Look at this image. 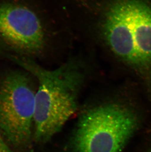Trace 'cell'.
Wrapping results in <instances>:
<instances>
[{
    "mask_svg": "<svg viewBox=\"0 0 151 152\" xmlns=\"http://www.w3.org/2000/svg\"><path fill=\"white\" fill-rule=\"evenodd\" d=\"M7 56L37 79L33 139L38 143H45L60 131L77 110L84 78L83 72L73 62L48 70L29 58L9 54Z\"/></svg>",
    "mask_w": 151,
    "mask_h": 152,
    "instance_id": "6da1fadb",
    "label": "cell"
},
{
    "mask_svg": "<svg viewBox=\"0 0 151 152\" xmlns=\"http://www.w3.org/2000/svg\"><path fill=\"white\" fill-rule=\"evenodd\" d=\"M102 32L110 50L140 72L151 69V6L145 0H111Z\"/></svg>",
    "mask_w": 151,
    "mask_h": 152,
    "instance_id": "7a4b0ae2",
    "label": "cell"
},
{
    "mask_svg": "<svg viewBox=\"0 0 151 152\" xmlns=\"http://www.w3.org/2000/svg\"><path fill=\"white\" fill-rule=\"evenodd\" d=\"M133 111L123 104L107 103L80 118L73 136L74 152H121L138 126Z\"/></svg>",
    "mask_w": 151,
    "mask_h": 152,
    "instance_id": "3957f363",
    "label": "cell"
},
{
    "mask_svg": "<svg viewBox=\"0 0 151 152\" xmlns=\"http://www.w3.org/2000/svg\"><path fill=\"white\" fill-rule=\"evenodd\" d=\"M36 93L29 76L12 72L0 85V132L14 150L31 149Z\"/></svg>",
    "mask_w": 151,
    "mask_h": 152,
    "instance_id": "277c9868",
    "label": "cell"
},
{
    "mask_svg": "<svg viewBox=\"0 0 151 152\" xmlns=\"http://www.w3.org/2000/svg\"><path fill=\"white\" fill-rule=\"evenodd\" d=\"M0 40L12 49L27 55L39 53L45 45L41 22L23 4L0 3Z\"/></svg>",
    "mask_w": 151,
    "mask_h": 152,
    "instance_id": "5b68a950",
    "label": "cell"
},
{
    "mask_svg": "<svg viewBox=\"0 0 151 152\" xmlns=\"http://www.w3.org/2000/svg\"><path fill=\"white\" fill-rule=\"evenodd\" d=\"M0 152H15L10 146L0 132Z\"/></svg>",
    "mask_w": 151,
    "mask_h": 152,
    "instance_id": "8992f818",
    "label": "cell"
},
{
    "mask_svg": "<svg viewBox=\"0 0 151 152\" xmlns=\"http://www.w3.org/2000/svg\"></svg>",
    "mask_w": 151,
    "mask_h": 152,
    "instance_id": "52a82bcc",
    "label": "cell"
}]
</instances>
